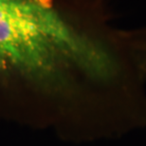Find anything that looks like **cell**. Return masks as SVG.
Instances as JSON below:
<instances>
[{
  "mask_svg": "<svg viewBox=\"0 0 146 146\" xmlns=\"http://www.w3.org/2000/svg\"><path fill=\"white\" fill-rule=\"evenodd\" d=\"M109 0H0V83L56 93L143 88Z\"/></svg>",
  "mask_w": 146,
  "mask_h": 146,
  "instance_id": "6da1fadb",
  "label": "cell"
},
{
  "mask_svg": "<svg viewBox=\"0 0 146 146\" xmlns=\"http://www.w3.org/2000/svg\"><path fill=\"white\" fill-rule=\"evenodd\" d=\"M126 39L136 68L146 82V26L126 30Z\"/></svg>",
  "mask_w": 146,
  "mask_h": 146,
  "instance_id": "7a4b0ae2",
  "label": "cell"
}]
</instances>
